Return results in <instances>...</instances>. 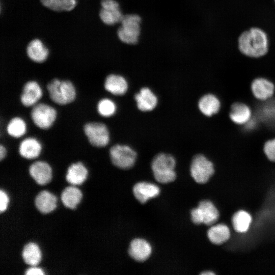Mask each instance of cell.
<instances>
[{"label": "cell", "instance_id": "obj_24", "mask_svg": "<svg viewBox=\"0 0 275 275\" xmlns=\"http://www.w3.org/2000/svg\"><path fill=\"white\" fill-rule=\"evenodd\" d=\"M41 151V145L38 140L33 138L23 140L20 144V155L26 159H33L38 156Z\"/></svg>", "mask_w": 275, "mask_h": 275}, {"label": "cell", "instance_id": "obj_3", "mask_svg": "<svg viewBox=\"0 0 275 275\" xmlns=\"http://www.w3.org/2000/svg\"><path fill=\"white\" fill-rule=\"evenodd\" d=\"M117 31L119 40L130 45L137 43L141 33V17L135 14L123 15Z\"/></svg>", "mask_w": 275, "mask_h": 275}, {"label": "cell", "instance_id": "obj_21", "mask_svg": "<svg viewBox=\"0 0 275 275\" xmlns=\"http://www.w3.org/2000/svg\"><path fill=\"white\" fill-rule=\"evenodd\" d=\"M37 209L42 213L52 211L57 207L56 197L47 190L40 192L35 199Z\"/></svg>", "mask_w": 275, "mask_h": 275}, {"label": "cell", "instance_id": "obj_36", "mask_svg": "<svg viewBox=\"0 0 275 275\" xmlns=\"http://www.w3.org/2000/svg\"><path fill=\"white\" fill-rule=\"evenodd\" d=\"M202 275H214L215 273L211 270H206L201 273Z\"/></svg>", "mask_w": 275, "mask_h": 275}, {"label": "cell", "instance_id": "obj_30", "mask_svg": "<svg viewBox=\"0 0 275 275\" xmlns=\"http://www.w3.org/2000/svg\"><path fill=\"white\" fill-rule=\"evenodd\" d=\"M116 106L115 103L107 98L100 100L97 105L98 113L103 117H110L116 112Z\"/></svg>", "mask_w": 275, "mask_h": 275}, {"label": "cell", "instance_id": "obj_20", "mask_svg": "<svg viewBox=\"0 0 275 275\" xmlns=\"http://www.w3.org/2000/svg\"><path fill=\"white\" fill-rule=\"evenodd\" d=\"M219 99L212 94L203 96L199 101L198 107L201 112L206 116L211 117L218 113L221 108Z\"/></svg>", "mask_w": 275, "mask_h": 275}, {"label": "cell", "instance_id": "obj_16", "mask_svg": "<svg viewBox=\"0 0 275 275\" xmlns=\"http://www.w3.org/2000/svg\"><path fill=\"white\" fill-rule=\"evenodd\" d=\"M42 95V91L39 84L35 81H30L23 88L20 100L23 105L31 106L41 98Z\"/></svg>", "mask_w": 275, "mask_h": 275}, {"label": "cell", "instance_id": "obj_8", "mask_svg": "<svg viewBox=\"0 0 275 275\" xmlns=\"http://www.w3.org/2000/svg\"><path fill=\"white\" fill-rule=\"evenodd\" d=\"M84 130L89 142L93 146L102 147L108 143L109 132L104 124L99 122L88 123L85 125Z\"/></svg>", "mask_w": 275, "mask_h": 275}, {"label": "cell", "instance_id": "obj_31", "mask_svg": "<svg viewBox=\"0 0 275 275\" xmlns=\"http://www.w3.org/2000/svg\"><path fill=\"white\" fill-rule=\"evenodd\" d=\"M264 153L271 162H275V138L269 139L263 145Z\"/></svg>", "mask_w": 275, "mask_h": 275}, {"label": "cell", "instance_id": "obj_32", "mask_svg": "<svg viewBox=\"0 0 275 275\" xmlns=\"http://www.w3.org/2000/svg\"><path fill=\"white\" fill-rule=\"evenodd\" d=\"M100 6L103 9H120L119 3L116 0H101Z\"/></svg>", "mask_w": 275, "mask_h": 275}, {"label": "cell", "instance_id": "obj_14", "mask_svg": "<svg viewBox=\"0 0 275 275\" xmlns=\"http://www.w3.org/2000/svg\"><path fill=\"white\" fill-rule=\"evenodd\" d=\"M31 176L39 185L48 183L52 177V170L46 162L38 161L34 162L29 168Z\"/></svg>", "mask_w": 275, "mask_h": 275}, {"label": "cell", "instance_id": "obj_4", "mask_svg": "<svg viewBox=\"0 0 275 275\" xmlns=\"http://www.w3.org/2000/svg\"><path fill=\"white\" fill-rule=\"evenodd\" d=\"M47 89L52 101L60 105L72 102L76 96L75 88L69 80L53 79L48 84Z\"/></svg>", "mask_w": 275, "mask_h": 275}, {"label": "cell", "instance_id": "obj_28", "mask_svg": "<svg viewBox=\"0 0 275 275\" xmlns=\"http://www.w3.org/2000/svg\"><path fill=\"white\" fill-rule=\"evenodd\" d=\"M123 16L120 9H109L101 8L99 11L100 20L107 25H113L120 22Z\"/></svg>", "mask_w": 275, "mask_h": 275}, {"label": "cell", "instance_id": "obj_13", "mask_svg": "<svg viewBox=\"0 0 275 275\" xmlns=\"http://www.w3.org/2000/svg\"><path fill=\"white\" fill-rule=\"evenodd\" d=\"M152 248L150 243L142 238H135L130 244L128 253L130 256L138 262L146 260L150 256Z\"/></svg>", "mask_w": 275, "mask_h": 275}, {"label": "cell", "instance_id": "obj_17", "mask_svg": "<svg viewBox=\"0 0 275 275\" xmlns=\"http://www.w3.org/2000/svg\"><path fill=\"white\" fill-rule=\"evenodd\" d=\"M231 224L234 230L238 233H246L253 223L252 215L246 210L239 209L232 215Z\"/></svg>", "mask_w": 275, "mask_h": 275}, {"label": "cell", "instance_id": "obj_25", "mask_svg": "<svg viewBox=\"0 0 275 275\" xmlns=\"http://www.w3.org/2000/svg\"><path fill=\"white\" fill-rule=\"evenodd\" d=\"M41 4L48 10L63 13L72 11L76 7L77 0H39Z\"/></svg>", "mask_w": 275, "mask_h": 275}, {"label": "cell", "instance_id": "obj_2", "mask_svg": "<svg viewBox=\"0 0 275 275\" xmlns=\"http://www.w3.org/2000/svg\"><path fill=\"white\" fill-rule=\"evenodd\" d=\"M176 161L173 156L166 153H159L153 158L151 168L155 180L161 183H168L175 180L174 169Z\"/></svg>", "mask_w": 275, "mask_h": 275}, {"label": "cell", "instance_id": "obj_19", "mask_svg": "<svg viewBox=\"0 0 275 275\" xmlns=\"http://www.w3.org/2000/svg\"><path fill=\"white\" fill-rule=\"evenodd\" d=\"M138 108L144 112L153 109L157 105V98L155 95L148 88L141 89L135 95Z\"/></svg>", "mask_w": 275, "mask_h": 275}, {"label": "cell", "instance_id": "obj_5", "mask_svg": "<svg viewBox=\"0 0 275 275\" xmlns=\"http://www.w3.org/2000/svg\"><path fill=\"white\" fill-rule=\"evenodd\" d=\"M191 218L197 225L204 224L212 226L219 218V212L215 205L210 200L200 201L198 206L191 210Z\"/></svg>", "mask_w": 275, "mask_h": 275}, {"label": "cell", "instance_id": "obj_26", "mask_svg": "<svg viewBox=\"0 0 275 275\" xmlns=\"http://www.w3.org/2000/svg\"><path fill=\"white\" fill-rule=\"evenodd\" d=\"M81 198V191L74 186L66 187L61 196L64 205L70 209H74L80 202Z\"/></svg>", "mask_w": 275, "mask_h": 275}, {"label": "cell", "instance_id": "obj_33", "mask_svg": "<svg viewBox=\"0 0 275 275\" xmlns=\"http://www.w3.org/2000/svg\"><path fill=\"white\" fill-rule=\"evenodd\" d=\"M9 199L7 194L2 189L0 190V212H3L7 209Z\"/></svg>", "mask_w": 275, "mask_h": 275}, {"label": "cell", "instance_id": "obj_6", "mask_svg": "<svg viewBox=\"0 0 275 275\" xmlns=\"http://www.w3.org/2000/svg\"><path fill=\"white\" fill-rule=\"evenodd\" d=\"M190 171L193 178L199 184L207 183L215 172L213 163L202 154L193 158Z\"/></svg>", "mask_w": 275, "mask_h": 275}, {"label": "cell", "instance_id": "obj_22", "mask_svg": "<svg viewBox=\"0 0 275 275\" xmlns=\"http://www.w3.org/2000/svg\"><path fill=\"white\" fill-rule=\"evenodd\" d=\"M104 88L113 94L121 95L127 91L128 85L126 79L123 76L112 74L106 77Z\"/></svg>", "mask_w": 275, "mask_h": 275}, {"label": "cell", "instance_id": "obj_9", "mask_svg": "<svg viewBox=\"0 0 275 275\" xmlns=\"http://www.w3.org/2000/svg\"><path fill=\"white\" fill-rule=\"evenodd\" d=\"M31 118L34 124L41 129L49 128L57 116L55 109L44 103L36 105L31 111Z\"/></svg>", "mask_w": 275, "mask_h": 275}, {"label": "cell", "instance_id": "obj_34", "mask_svg": "<svg viewBox=\"0 0 275 275\" xmlns=\"http://www.w3.org/2000/svg\"><path fill=\"white\" fill-rule=\"evenodd\" d=\"M25 275H43L44 272L42 269L37 267L35 266H32L31 267L26 270Z\"/></svg>", "mask_w": 275, "mask_h": 275}, {"label": "cell", "instance_id": "obj_1", "mask_svg": "<svg viewBox=\"0 0 275 275\" xmlns=\"http://www.w3.org/2000/svg\"><path fill=\"white\" fill-rule=\"evenodd\" d=\"M238 48L243 55L251 58H261L269 49L268 38L266 32L258 27L243 32L238 38Z\"/></svg>", "mask_w": 275, "mask_h": 275}, {"label": "cell", "instance_id": "obj_23", "mask_svg": "<svg viewBox=\"0 0 275 275\" xmlns=\"http://www.w3.org/2000/svg\"><path fill=\"white\" fill-rule=\"evenodd\" d=\"M88 171L80 162L73 163L67 170L66 180L72 185L82 184L87 179Z\"/></svg>", "mask_w": 275, "mask_h": 275}, {"label": "cell", "instance_id": "obj_35", "mask_svg": "<svg viewBox=\"0 0 275 275\" xmlns=\"http://www.w3.org/2000/svg\"><path fill=\"white\" fill-rule=\"evenodd\" d=\"M6 154L5 148L2 145L0 146V160H2L5 157Z\"/></svg>", "mask_w": 275, "mask_h": 275}, {"label": "cell", "instance_id": "obj_7", "mask_svg": "<svg viewBox=\"0 0 275 275\" xmlns=\"http://www.w3.org/2000/svg\"><path fill=\"white\" fill-rule=\"evenodd\" d=\"M110 156L114 165L122 169H129L134 165L137 154L128 146L116 145L111 148Z\"/></svg>", "mask_w": 275, "mask_h": 275}, {"label": "cell", "instance_id": "obj_18", "mask_svg": "<svg viewBox=\"0 0 275 275\" xmlns=\"http://www.w3.org/2000/svg\"><path fill=\"white\" fill-rule=\"evenodd\" d=\"M207 235L212 243L222 245L230 239L231 231L226 224L219 223L211 226L208 230Z\"/></svg>", "mask_w": 275, "mask_h": 275}, {"label": "cell", "instance_id": "obj_10", "mask_svg": "<svg viewBox=\"0 0 275 275\" xmlns=\"http://www.w3.org/2000/svg\"><path fill=\"white\" fill-rule=\"evenodd\" d=\"M251 90L253 96L258 100H268L275 92V86L269 79L263 77H258L253 80L251 84Z\"/></svg>", "mask_w": 275, "mask_h": 275}, {"label": "cell", "instance_id": "obj_11", "mask_svg": "<svg viewBox=\"0 0 275 275\" xmlns=\"http://www.w3.org/2000/svg\"><path fill=\"white\" fill-rule=\"evenodd\" d=\"M26 53L32 61L41 63L45 62L49 56V49L39 38L31 40L25 47Z\"/></svg>", "mask_w": 275, "mask_h": 275}, {"label": "cell", "instance_id": "obj_29", "mask_svg": "<svg viewBox=\"0 0 275 275\" xmlns=\"http://www.w3.org/2000/svg\"><path fill=\"white\" fill-rule=\"evenodd\" d=\"M7 131L11 136L20 137L25 133V123L21 118L15 117L12 119L8 124Z\"/></svg>", "mask_w": 275, "mask_h": 275}, {"label": "cell", "instance_id": "obj_27", "mask_svg": "<svg viewBox=\"0 0 275 275\" xmlns=\"http://www.w3.org/2000/svg\"><path fill=\"white\" fill-rule=\"evenodd\" d=\"M22 257L24 262L31 266H36L40 261L41 253L39 246L34 242L24 245L22 251Z\"/></svg>", "mask_w": 275, "mask_h": 275}, {"label": "cell", "instance_id": "obj_15", "mask_svg": "<svg viewBox=\"0 0 275 275\" xmlns=\"http://www.w3.org/2000/svg\"><path fill=\"white\" fill-rule=\"evenodd\" d=\"M133 193L135 198L142 204H144L149 199L158 196L160 188L154 184L140 182L134 185Z\"/></svg>", "mask_w": 275, "mask_h": 275}, {"label": "cell", "instance_id": "obj_12", "mask_svg": "<svg viewBox=\"0 0 275 275\" xmlns=\"http://www.w3.org/2000/svg\"><path fill=\"white\" fill-rule=\"evenodd\" d=\"M252 115L250 107L243 102L236 101L231 105L229 116L231 121L235 124L244 125L250 120Z\"/></svg>", "mask_w": 275, "mask_h": 275}, {"label": "cell", "instance_id": "obj_37", "mask_svg": "<svg viewBox=\"0 0 275 275\" xmlns=\"http://www.w3.org/2000/svg\"><path fill=\"white\" fill-rule=\"evenodd\" d=\"M274 2H275V0H274Z\"/></svg>", "mask_w": 275, "mask_h": 275}]
</instances>
